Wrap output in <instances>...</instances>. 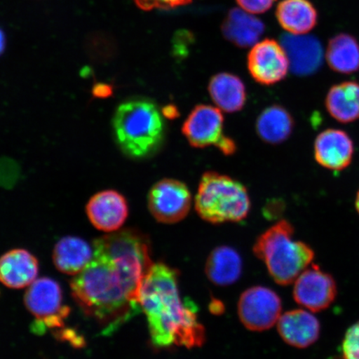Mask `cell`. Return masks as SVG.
Instances as JSON below:
<instances>
[{
  "label": "cell",
  "mask_w": 359,
  "mask_h": 359,
  "mask_svg": "<svg viewBox=\"0 0 359 359\" xmlns=\"http://www.w3.org/2000/svg\"><path fill=\"white\" fill-rule=\"evenodd\" d=\"M137 6L145 11L158 8V10H169L179 6H186L193 0H133Z\"/></svg>",
  "instance_id": "26"
},
{
  "label": "cell",
  "mask_w": 359,
  "mask_h": 359,
  "mask_svg": "<svg viewBox=\"0 0 359 359\" xmlns=\"http://www.w3.org/2000/svg\"><path fill=\"white\" fill-rule=\"evenodd\" d=\"M320 324L312 313L294 309L283 314L278 320V331L286 344L298 348L311 346L320 335Z\"/></svg>",
  "instance_id": "15"
},
{
  "label": "cell",
  "mask_w": 359,
  "mask_h": 359,
  "mask_svg": "<svg viewBox=\"0 0 359 359\" xmlns=\"http://www.w3.org/2000/svg\"><path fill=\"white\" fill-rule=\"evenodd\" d=\"M294 227L285 219L260 235L254 254L266 264L269 275L278 285H289L311 264L314 252L304 242L294 241Z\"/></svg>",
  "instance_id": "4"
},
{
  "label": "cell",
  "mask_w": 359,
  "mask_h": 359,
  "mask_svg": "<svg viewBox=\"0 0 359 359\" xmlns=\"http://www.w3.org/2000/svg\"><path fill=\"white\" fill-rule=\"evenodd\" d=\"M37 258L25 249L8 251L0 257V282L11 289H22L36 280L39 273Z\"/></svg>",
  "instance_id": "16"
},
{
  "label": "cell",
  "mask_w": 359,
  "mask_h": 359,
  "mask_svg": "<svg viewBox=\"0 0 359 359\" xmlns=\"http://www.w3.org/2000/svg\"><path fill=\"white\" fill-rule=\"evenodd\" d=\"M294 127V121L290 111L280 105L264 109L257 121V132L262 140L269 144L277 145L288 139Z\"/></svg>",
  "instance_id": "22"
},
{
  "label": "cell",
  "mask_w": 359,
  "mask_h": 359,
  "mask_svg": "<svg viewBox=\"0 0 359 359\" xmlns=\"http://www.w3.org/2000/svg\"><path fill=\"white\" fill-rule=\"evenodd\" d=\"M58 338L69 341L74 346L81 347L84 344L83 339L81 338L74 330H65L60 332Z\"/></svg>",
  "instance_id": "28"
},
{
  "label": "cell",
  "mask_w": 359,
  "mask_h": 359,
  "mask_svg": "<svg viewBox=\"0 0 359 359\" xmlns=\"http://www.w3.org/2000/svg\"><path fill=\"white\" fill-rule=\"evenodd\" d=\"M247 66L255 82L271 86L285 79L290 62L281 43L266 39L251 48L247 57Z\"/></svg>",
  "instance_id": "10"
},
{
  "label": "cell",
  "mask_w": 359,
  "mask_h": 359,
  "mask_svg": "<svg viewBox=\"0 0 359 359\" xmlns=\"http://www.w3.org/2000/svg\"><path fill=\"white\" fill-rule=\"evenodd\" d=\"M182 130L193 147L214 146L226 156L233 155L236 151L235 141L224 133V116L217 107L205 104L196 106L184 122Z\"/></svg>",
  "instance_id": "7"
},
{
  "label": "cell",
  "mask_w": 359,
  "mask_h": 359,
  "mask_svg": "<svg viewBox=\"0 0 359 359\" xmlns=\"http://www.w3.org/2000/svg\"><path fill=\"white\" fill-rule=\"evenodd\" d=\"M208 91L219 109L233 114L245 105V86L238 76L229 73L215 74L210 80Z\"/></svg>",
  "instance_id": "19"
},
{
  "label": "cell",
  "mask_w": 359,
  "mask_h": 359,
  "mask_svg": "<svg viewBox=\"0 0 359 359\" xmlns=\"http://www.w3.org/2000/svg\"><path fill=\"white\" fill-rule=\"evenodd\" d=\"M336 295L337 285L333 276L316 264L305 269L295 280L294 300L311 311H325L334 302Z\"/></svg>",
  "instance_id": "11"
},
{
  "label": "cell",
  "mask_w": 359,
  "mask_h": 359,
  "mask_svg": "<svg viewBox=\"0 0 359 359\" xmlns=\"http://www.w3.org/2000/svg\"><path fill=\"white\" fill-rule=\"evenodd\" d=\"M112 129L116 144L123 154L135 160L154 156L163 147L165 124L154 102L137 97L116 107Z\"/></svg>",
  "instance_id": "3"
},
{
  "label": "cell",
  "mask_w": 359,
  "mask_h": 359,
  "mask_svg": "<svg viewBox=\"0 0 359 359\" xmlns=\"http://www.w3.org/2000/svg\"><path fill=\"white\" fill-rule=\"evenodd\" d=\"M242 259L239 253L230 246L217 247L210 254L205 264V273L214 285L229 286L240 279Z\"/></svg>",
  "instance_id": "20"
},
{
  "label": "cell",
  "mask_w": 359,
  "mask_h": 359,
  "mask_svg": "<svg viewBox=\"0 0 359 359\" xmlns=\"http://www.w3.org/2000/svg\"><path fill=\"white\" fill-rule=\"evenodd\" d=\"M147 205L156 221L163 224L177 223L190 212L191 191L185 183L178 180H161L148 193Z\"/></svg>",
  "instance_id": "8"
},
{
  "label": "cell",
  "mask_w": 359,
  "mask_h": 359,
  "mask_svg": "<svg viewBox=\"0 0 359 359\" xmlns=\"http://www.w3.org/2000/svg\"><path fill=\"white\" fill-rule=\"evenodd\" d=\"M93 250L82 238L65 236L53 249V260L55 267L62 273L77 276L92 262Z\"/></svg>",
  "instance_id": "18"
},
{
  "label": "cell",
  "mask_w": 359,
  "mask_h": 359,
  "mask_svg": "<svg viewBox=\"0 0 359 359\" xmlns=\"http://www.w3.org/2000/svg\"><path fill=\"white\" fill-rule=\"evenodd\" d=\"M326 109L334 119L348 123L359 119V83L344 82L334 85L327 94Z\"/></svg>",
  "instance_id": "23"
},
{
  "label": "cell",
  "mask_w": 359,
  "mask_h": 359,
  "mask_svg": "<svg viewBox=\"0 0 359 359\" xmlns=\"http://www.w3.org/2000/svg\"><path fill=\"white\" fill-rule=\"evenodd\" d=\"M210 309H212V313H221L224 311V306L218 300H214V302L210 304Z\"/></svg>",
  "instance_id": "30"
},
{
  "label": "cell",
  "mask_w": 359,
  "mask_h": 359,
  "mask_svg": "<svg viewBox=\"0 0 359 359\" xmlns=\"http://www.w3.org/2000/svg\"><path fill=\"white\" fill-rule=\"evenodd\" d=\"M6 48V36L3 29L0 28V56H1Z\"/></svg>",
  "instance_id": "31"
},
{
  "label": "cell",
  "mask_w": 359,
  "mask_h": 359,
  "mask_svg": "<svg viewBox=\"0 0 359 359\" xmlns=\"http://www.w3.org/2000/svg\"><path fill=\"white\" fill-rule=\"evenodd\" d=\"M86 212L90 222L97 230L114 232L127 221L129 206L126 197L118 191L104 190L90 198Z\"/></svg>",
  "instance_id": "12"
},
{
  "label": "cell",
  "mask_w": 359,
  "mask_h": 359,
  "mask_svg": "<svg viewBox=\"0 0 359 359\" xmlns=\"http://www.w3.org/2000/svg\"><path fill=\"white\" fill-rule=\"evenodd\" d=\"M242 10L250 13H263L271 8L276 0H236Z\"/></svg>",
  "instance_id": "27"
},
{
  "label": "cell",
  "mask_w": 359,
  "mask_h": 359,
  "mask_svg": "<svg viewBox=\"0 0 359 359\" xmlns=\"http://www.w3.org/2000/svg\"><path fill=\"white\" fill-rule=\"evenodd\" d=\"M111 93V89L110 87L107 86L106 84H98L96 85L95 88H94V95L97 96L98 97H107Z\"/></svg>",
  "instance_id": "29"
},
{
  "label": "cell",
  "mask_w": 359,
  "mask_h": 359,
  "mask_svg": "<svg viewBox=\"0 0 359 359\" xmlns=\"http://www.w3.org/2000/svg\"><path fill=\"white\" fill-rule=\"evenodd\" d=\"M355 205H356V209L358 210V212L359 214V191L358 192L357 197H356Z\"/></svg>",
  "instance_id": "32"
},
{
  "label": "cell",
  "mask_w": 359,
  "mask_h": 359,
  "mask_svg": "<svg viewBox=\"0 0 359 359\" xmlns=\"http://www.w3.org/2000/svg\"><path fill=\"white\" fill-rule=\"evenodd\" d=\"M327 65L336 73L351 74L359 70V43L353 36L339 34L330 40L326 50Z\"/></svg>",
  "instance_id": "24"
},
{
  "label": "cell",
  "mask_w": 359,
  "mask_h": 359,
  "mask_svg": "<svg viewBox=\"0 0 359 359\" xmlns=\"http://www.w3.org/2000/svg\"><path fill=\"white\" fill-rule=\"evenodd\" d=\"M224 37L236 46H254L264 32V22L240 8H231L222 25Z\"/></svg>",
  "instance_id": "17"
},
{
  "label": "cell",
  "mask_w": 359,
  "mask_h": 359,
  "mask_svg": "<svg viewBox=\"0 0 359 359\" xmlns=\"http://www.w3.org/2000/svg\"><path fill=\"white\" fill-rule=\"evenodd\" d=\"M280 26L292 34L311 32L318 22V13L309 0H283L276 10Z\"/></svg>",
  "instance_id": "21"
},
{
  "label": "cell",
  "mask_w": 359,
  "mask_h": 359,
  "mask_svg": "<svg viewBox=\"0 0 359 359\" xmlns=\"http://www.w3.org/2000/svg\"><path fill=\"white\" fill-rule=\"evenodd\" d=\"M282 303L275 291L263 286L251 287L241 294L238 313L242 324L251 331H264L280 317Z\"/></svg>",
  "instance_id": "9"
},
{
  "label": "cell",
  "mask_w": 359,
  "mask_h": 359,
  "mask_svg": "<svg viewBox=\"0 0 359 359\" xmlns=\"http://www.w3.org/2000/svg\"><path fill=\"white\" fill-rule=\"evenodd\" d=\"M354 147L348 135L338 129L322 132L314 142L317 163L327 169L341 170L351 163Z\"/></svg>",
  "instance_id": "14"
},
{
  "label": "cell",
  "mask_w": 359,
  "mask_h": 359,
  "mask_svg": "<svg viewBox=\"0 0 359 359\" xmlns=\"http://www.w3.org/2000/svg\"><path fill=\"white\" fill-rule=\"evenodd\" d=\"M25 304L34 317L31 329L35 334L42 335L48 330L60 329L70 313L69 307L62 304L60 285L50 278H41L29 285Z\"/></svg>",
  "instance_id": "6"
},
{
  "label": "cell",
  "mask_w": 359,
  "mask_h": 359,
  "mask_svg": "<svg viewBox=\"0 0 359 359\" xmlns=\"http://www.w3.org/2000/svg\"><path fill=\"white\" fill-rule=\"evenodd\" d=\"M179 272L164 263L152 264L142 283L139 303L146 313L151 341L157 348L172 345L201 347L205 331L198 322L194 302H182L179 292Z\"/></svg>",
  "instance_id": "2"
},
{
  "label": "cell",
  "mask_w": 359,
  "mask_h": 359,
  "mask_svg": "<svg viewBox=\"0 0 359 359\" xmlns=\"http://www.w3.org/2000/svg\"><path fill=\"white\" fill-rule=\"evenodd\" d=\"M196 212L212 224L241 222L248 215L250 199L243 184L226 175L203 174L195 198Z\"/></svg>",
  "instance_id": "5"
},
{
  "label": "cell",
  "mask_w": 359,
  "mask_h": 359,
  "mask_svg": "<svg viewBox=\"0 0 359 359\" xmlns=\"http://www.w3.org/2000/svg\"><path fill=\"white\" fill-rule=\"evenodd\" d=\"M93 259L70 283L83 312L109 334L142 311L139 293L151 267V243L135 228L97 238Z\"/></svg>",
  "instance_id": "1"
},
{
  "label": "cell",
  "mask_w": 359,
  "mask_h": 359,
  "mask_svg": "<svg viewBox=\"0 0 359 359\" xmlns=\"http://www.w3.org/2000/svg\"><path fill=\"white\" fill-rule=\"evenodd\" d=\"M343 359H359V321L345 334L342 344Z\"/></svg>",
  "instance_id": "25"
},
{
  "label": "cell",
  "mask_w": 359,
  "mask_h": 359,
  "mask_svg": "<svg viewBox=\"0 0 359 359\" xmlns=\"http://www.w3.org/2000/svg\"><path fill=\"white\" fill-rule=\"evenodd\" d=\"M280 43L290 62V69L299 76L316 74L323 65L322 44L314 36L285 34Z\"/></svg>",
  "instance_id": "13"
}]
</instances>
